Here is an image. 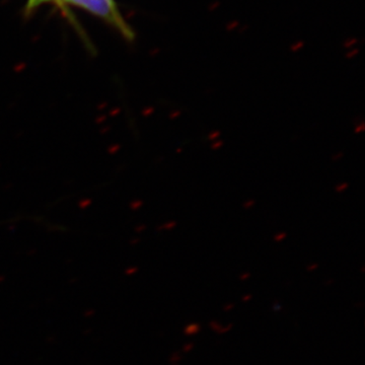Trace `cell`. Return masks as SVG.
Segmentation results:
<instances>
[{
	"label": "cell",
	"mask_w": 365,
	"mask_h": 365,
	"mask_svg": "<svg viewBox=\"0 0 365 365\" xmlns=\"http://www.w3.org/2000/svg\"><path fill=\"white\" fill-rule=\"evenodd\" d=\"M62 1L90 11L91 14H95L107 21L109 25L114 26L126 39H133L134 34L120 14L114 0H62Z\"/></svg>",
	"instance_id": "1"
},
{
	"label": "cell",
	"mask_w": 365,
	"mask_h": 365,
	"mask_svg": "<svg viewBox=\"0 0 365 365\" xmlns=\"http://www.w3.org/2000/svg\"><path fill=\"white\" fill-rule=\"evenodd\" d=\"M48 2H54L61 9H64V2L62 0H28L26 6V14H30L33 13L34 9H37L38 6H42V4H48Z\"/></svg>",
	"instance_id": "2"
},
{
	"label": "cell",
	"mask_w": 365,
	"mask_h": 365,
	"mask_svg": "<svg viewBox=\"0 0 365 365\" xmlns=\"http://www.w3.org/2000/svg\"><path fill=\"white\" fill-rule=\"evenodd\" d=\"M199 330H200V327H199V325H197V324H192V325L187 327L185 332H186L187 335H192V334L198 333Z\"/></svg>",
	"instance_id": "3"
}]
</instances>
